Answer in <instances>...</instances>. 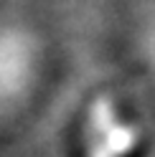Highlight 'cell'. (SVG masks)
I'll use <instances>...</instances> for the list:
<instances>
[{
	"label": "cell",
	"mask_w": 155,
	"mask_h": 157,
	"mask_svg": "<svg viewBox=\"0 0 155 157\" xmlns=\"http://www.w3.org/2000/svg\"><path fill=\"white\" fill-rule=\"evenodd\" d=\"M140 132L125 122L112 101H99L86 114L81 157H130L137 150Z\"/></svg>",
	"instance_id": "obj_1"
},
{
	"label": "cell",
	"mask_w": 155,
	"mask_h": 157,
	"mask_svg": "<svg viewBox=\"0 0 155 157\" xmlns=\"http://www.w3.org/2000/svg\"><path fill=\"white\" fill-rule=\"evenodd\" d=\"M142 46H145V56H148V61L153 63V71H155V23L148 28V33H145V41H142Z\"/></svg>",
	"instance_id": "obj_2"
}]
</instances>
